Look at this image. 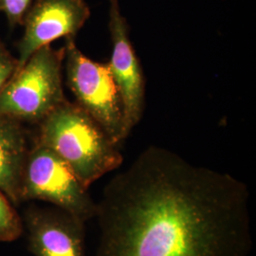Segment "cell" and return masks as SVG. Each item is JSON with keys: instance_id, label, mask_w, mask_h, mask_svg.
Returning a JSON list of instances; mask_svg holds the SVG:
<instances>
[{"instance_id": "obj_4", "label": "cell", "mask_w": 256, "mask_h": 256, "mask_svg": "<svg viewBox=\"0 0 256 256\" xmlns=\"http://www.w3.org/2000/svg\"><path fill=\"white\" fill-rule=\"evenodd\" d=\"M66 82L77 104L86 110L119 146L128 137L119 90L108 64L95 62L76 46L74 37L64 45Z\"/></svg>"}, {"instance_id": "obj_8", "label": "cell", "mask_w": 256, "mask_h": 256, "mask_svg": "<svg viewBox=\"0 0 256 256\" xmlns=\"http://www.w3.org/2000/svg\"><path fill=\"white\" fill-rule=\"evenodd\" d=\"M28 248L36 256H86V222L56 207L25 212Z\"/></svg>"}, {"instance_id": "obj_3", "label": "cell", "mask_w": 256, "mask_h": 256, "mask_svg": "<svg viewBox=\"0 0 256 256\" xmlns=\"http://www.w3.org/2000/svg\"><path fill=\"white\" fill-rule=\"evenodd\" d=\"M64 46H42L16 70L0 93V114L21 122L40 124L66 101L62 68Z\"/></svg>"}, {"instance_id": "obj_7", "label": "cell", "mask_w": 256, "mask_h": 256, "mask_svg": "<svg viewBox=\"0 0 256 256\" xmlns=\"http://www.w3.org/2000/svg\"><path fill=\"white\" fill-rule=\"evenodd\" d=\"M90 16L86 0H36L23 20L25 30L19 42L18 68L42 46L60 37H75Z\"/></svg>"}, {"instance_id": "obj_10", "label": "cell", "mask_w": 256, "mask_h": 256, "mask_svg": "<svg viewBox=\"0 0 256 256\" xmlns=\"http://www.w3.org/2000/svg\"><path fill=\"white\" fill-rule=\"evenodd\" d=\"M23 222L14 204L0 191V242H12L23 234Z\"/></svg>"}, {"instance_id": "obj_11", "label": "cell", "mask_w": 256, "mask_h": 256, "mask_svg": "<svg viewBox=\"0 0 256 256\" xmlns=\"http://www.w3.org/2000/svg\"><path fill=\"white\" fill-rule=\"evenodd\" d=\"M32 0H0V12H4L10 27L14 28L23 24Z\"/></svg>"}, {"instance_id": "obj_1", "label": "cell", "mask_w": 256, "mask_h": 256, "mask_svg": "<svg viewBox=\"0 0 256 256\" xmlns=\"http://www.w3.org/2000/svg\"><path fill=\"white\" fill-rule=\"evenodd\" d=\"M248 196L230 174L148 147L97 202L96 256H248Z\"/></svg>"}, {"instance_id": "obj_6", "label": "cell", "mask_w": 256, "mask_h": 256, "mask_svg": "<svg viewBox=\"0 0 256 256\" xmlns=\"http://www.w3.org/2000/svg\"><path fill=\"white\" fill-rule=\"evenodd\" d=\"M108 3L112 54L108 64L119 90L124 126L129 135L142 117L146 82L142 66L129 38L128 21L120 12L119 0H108Z\"/></svg>"}, {"instance_id": "obj_9", "label": "cell", "mask_w": 256, "mask_h": 256, "mask_svg": "<svg viewBox=\"0 0 256 256\" xmlns=\"http://www.w3.org/2000/svg\"><path fill=\"white\" fill-rule=\"evenodd\" d=\"M28 150L23 122L0 114V191L14 205L21 202Z\"/></svg>"}, {"instance_id": "obj_12", "label": "cell", "mask_w": 256, "mask_h": 256, "mask_svg": "<svg viewBox=\"0 0 256 256\" xmlns=\"http://www.w3.org/2000/svg\"><path fill=\"white\" fill-rule=\"evenodd\" d=\"M18 58L14 57L0 41V93L18 68Z\"/></svg>"}, {"instance_id": "obj_2", "label": "cell", "mask_w": 256, "mask_h": 256, "mask_svg": "<svg viewBox=\"0 0 256 256\" xmlns=\"http://www.w3.org/2000/svg\"><path fill=\"white\" fill-rule=\"evenodd\" d=\"M39 126L37 142L60 156L86 189L122 164L119 146L77 104L64 101Z\"/></svg>"}, {"instance_id": "obj_5", "label": "cell", "mask_w": 256, "mask_h": 256, "mask_svg": "<svg viewBox=\"0 0 256 256\" xmlns=\"http://www.w3.org/2000/svg\"><path fill=\"white\" fill-rule=\"evenodd\" d=\"M88 190L54 151L37 142L28 150L21 184V202H48L86 222L95 218L97 212V202Z\"/></svg>"}]
</instances>
